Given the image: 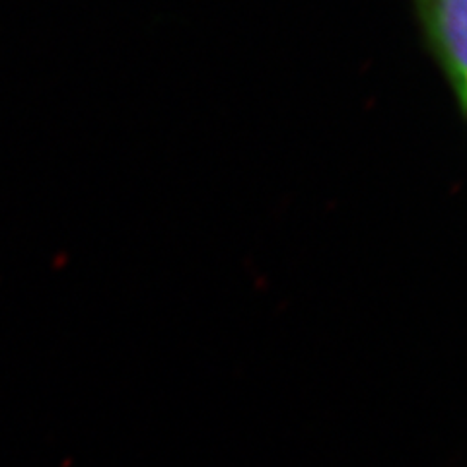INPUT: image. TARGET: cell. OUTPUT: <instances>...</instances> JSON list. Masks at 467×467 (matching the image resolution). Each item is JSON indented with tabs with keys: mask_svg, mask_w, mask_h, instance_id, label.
Listing matches in <instances>:
<instances>
[{
	"mask_svg": "<svg viewBox=\"0 0 467 467\" xmlns=\"http://www.w3.org/2000/svg\"><path fill=\"white\" fill-rule=\"evenodd\" d=\"M422 41L454 94L467 108V0H413Z\"/></svg>",
	"mask_w": 467,
	"mask_h": 467,
	"instance_id": "6da1fadb",
	"label": "cell"
}]
</instances>
